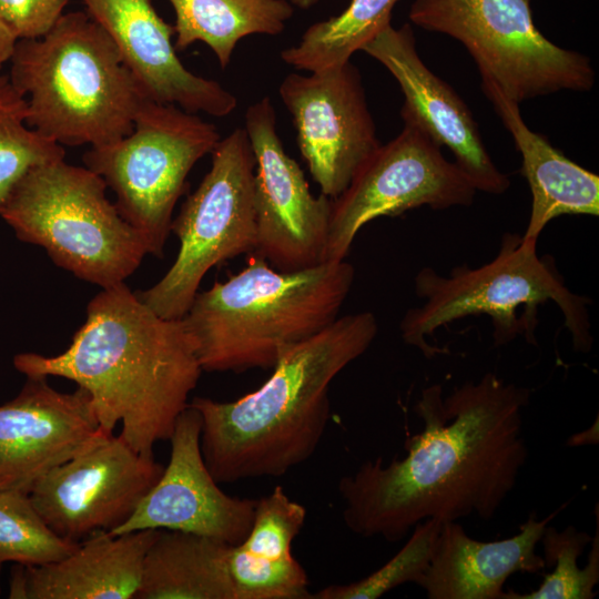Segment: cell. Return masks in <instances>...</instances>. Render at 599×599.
<instances>
[{
  "label": "cell",
  "mask_w": 599,
  "mask_h": 599,
  "mask_svg": "<svg viewBox=\"0 0 599 599\" xmlns=\"http://www.w3.org/2000/svg\"><path fill=\"white\" fill-rule=\"evenodd\" d=\"M441 525L436 518L418 522L408 541L380 568L351 583L326 586L311 598L376 599L406 582L418 585L435 552Z\"/></svg>",
  "instance_id": "28"
},
{
  "label": "cell",
  "mask_w": 599,
  "mask_h": 599,
  "mask_svg": "<svg viewBox=\"0 0 599 599\" xmlns=\"http://www.w3.org/2000/svg\"><path fill=\"white\" fill-rule=\"evenodd\" d=\"M79 542L57 536L28 494L0 489V565H43L71 554Z\"/></svg>",
  "instance_id": "27"
},
{
  "label": "cell",
  "mask_w": 599,
  "mask_h": 599,
  "mask_svg": "<svg viewBox=\"0 0 599 599\" xmlns=\"http://www.w3.org/2000/svg\"><path fill=\"white\" fill-rule=\"evenodd\" d=\"M191 532L159 529L143 561L135 599H235L230 547Z\"/></svg>",
  "instance_id": "22"
},
{
  "label": "cell",
  "mask_w": 599,
  "mask_h": 599,
  "mask_svg": "<svg viewBox=\"0 0 599 599\" xmlns=\"http://www.w3.org/2000/svg\"><path fill=\"white\" fill-rule=\"evenodd\" d=\"M0 570H1V565H0ZM0 593H1V588H0Z\"/></svg>",
  "instance_id": "34"
},
{
  "label": "cell",
  "mask_w": 599,
  "mask_h": 599,
  "mask_svg": "<svg viewBox=\"0 0 599 599\" xmlns=\"http://www.w3.org/2000/svg\"><path fill=\"white\" fill-rule=\"evenodd\" d=\"M362 50L398 82L405 98L402 119L416 122L438 144L448 148L477 191L502 194L508 190L510 181L491 160L466 103L420 59L410 23L400 28L386 26Z\"/></svg>",
  "instance_id": "17"
},
{
  "label": "cell",
  "mask_w": 599,
  "mask_h": 599,
  "mask_svg": "<svg viewBox=\"0 0 599 599\" xmlns=\"http://www.w3.org/2000/svg\"><path fill=\"white\" fill-rule=\"evenodd\" d=\"M227 567L235 599H311L308 577L294 556L265 559L235 545Z\"/></svg>",
  "instance_id": "29"
},
{
  "label": "cell",
  "mask_w": 599,
  "mask_h": 599,
  "mask_svg": "<svg viewBox=\"0 0 599 599\" xmlns=\"http://www.w3.org/2000/svg\"><path fill=\"white\" fill-rule=\"evenodd\" d=\"M211 155L209 172L172 221L180 241L175 261L159 282L136 292L163 318H183L212 267L256 247L255 158L245 129L221 139Z\"/></svg>",
  "instance_id": "10"
},
{
  "label": "cell",
  "mask_w": 599,
  "mask_h": 599,
  "mask_svg": "<svg viewBox=\"0 0 599 599\" xmlns=\"http://www.w3.org/2000/svg\"><path fill=\"white\" fill-rule=\"evenodd\" d=\"M90 18L115 44L145 97L187 112L225 116L237 105L217 81L194 74L176 54L174 27L152 0H81Z\"/></svg>",
  "instance_id": "18"
},
{
  "label": "cell",
  "mask_w": 599,
  "mask_h": 599,
  "mask_svg": "<svg viewBox=\"0 0 599 599\" xmlns=\"http://www.w3.org/2000/svg\"><path fill=\"white\" fill-rule=\"evenodd\" d=\"M414 288L424 303L406 311L399 329L404 342L427 358L445 349L429 345L426 337L476 314L491 317L495 346L506 345L518 335L535 345L536 325L519 311L524 308L537 319L538 305L548 301L560 308L575 351L588 353L592 347L587 307L591 301L566 286L552 257L537 254V241H525L517 233L504 234L497 255L479 267L456 266L447 276L423 267L415 275Z\"/></svg>",
  "instance_id": "6"
},
{
  "label": "cell",
  "mask_w": 599,
  "mask_h": 599,
  "mask_svg": "<svg viewBox=\"0 0 599 599\" xmlns=\"http://www.w3.org/2000/svg\"><path fill=\"white\" fill-rule=\"evenodd\" d=\"M18 39L0 18V69L9 62Z\"/></svg>",
  "instance_id": "32"
},
{
  "label": "cell",
  "mask_w": 599,
  "mask_h": 599,
  "mask_svg": "<svg viewBox=\"0 0 599 599\" xmlns=\"http://www.w3.org/2000/svg\"><path fill=\"white\" fill-rule=\"evenodd\" d=\"M306 519L303 505L292 500L283 487L256 499L254 517L246 538L238 544L247 552L265 559L293 556L292 544Z\"/></svg>",
  "instance_id": "30"
},
{
  "label": "cell",
  "mask_w": 599,
  "mask_h": 599,
  "mask_svg": "<svg viewBox=\"0 0 599 599\" xmlns=\"http://www.w3.org/2000/svg\"><path fill=\"white\" fill-rule=\"evenodd\" d=\"M354 280L345 260L281 272L254 254L237 274L199 291L182 318L203 372L273 368L338 317Z\"/></svg>",
  "instance_id": "4"
},
{
  "label": "cell",
  "mask_w": 599,
  "mask_h": 599,
  "mask_svg": "<svg viewBox=\"0 0 599 599\" xmlns=\"http://www.w3.org/2000/svg\"><path fill=\"white\" fill-rule=\"evenodd\" d=\"M106 184L85 166L64 159L29 170L0 206V217L26 243L101 288L131 276L146 246L106 197Z\"/></svg>",
  "instance_id": "7"
},
{
  "label": "cell",
  "mask_w": 599,
  "mask_h": 599,
  "mask_svg": "<svg viewBox=\"0 0 599 599\" xmlns=\"http://www.w3.org/2000/svg\"><path fill=\"white\" fill-rule=\"evenodd\" d=\"M9 63V79L27 101V124L61 146L121 140L148 99L87 12L63 13L43 35L19 39Z\"/></svg>",
  "instance_id": "5"
},
{
  "label": "cell",
  "mask_w": 599,
  "mask_h": 599,
  "mask_svg": "<svg viewBox=\"0 0 599 599\" xmlns=\"http://www.w3.org/2000/svg\"><path fill=\"white\" fill-rule=\"evenodd\" d=\"M565 508L566 504L541 520L531 512L518 534L494 541L469 537L456 521L443 522L418 586L429 599H502L504 585L512 573L545 569L536 548L546 526Z\"/></svg>",
  "instance_id": "20"
},
{
  "label": "cell",
  "mask_w": 599,
  "mask_h": 599,
  "mask_svg": "<svg viewBox=\"0 0 599 599\" xmlns=\"http://www.w3.org/2000/svg\"><path fill=\"white\" fill-rule=\"evenodd\" d=\"M530 393L495 373L446 396L439 384L424 388L413 408L424 428L407 439L406 456L388 465L366 460L341 478L346 527L396 542L428 518L491 519L527 461L522 412Z\"/></svg>",
  "instance_id": "1"
},
{
  "label": "cell",
  "mask_w": 599,
  "mask_h": 599,
  "mask_svg": "<svg viewBox=\"0 0 599 599\" xmlns=\"http://www.w3.org/2000/svg\"><path fill=\"white\" fill-rule=\"evenodd\" d=\"M397 1L351 0L339 14L308 27L298 44L284 49L281 58L307 72L339 67L390 24Z\"/></svg>",
  "instance_id": "24"
},
{
  "label": "cell",
  "mask_w": 599,
  "mask_h": 599,
  "mask_svg": "<svg viewBox=\"0 0 599 599\" xmlns=\"http://www.w3.org/2000/svg\"><path fill=\"white\" fill-rule=\"evenodd\" d=\"M220 140L216 126L195 113L145 99L128 135L90 148L82 161L113 191L119 214L148 253L162 257L186 177Z\"/></svg>",
  "instance_id": "8"
},
{
  "label": "cell",
  "mask_w": 599,
  "mask_h": 599,
  "mask_svg": "<svg viewBox=\"0 0 599 599\" xmlns=\"http://www.w3.org/2000/svg\"><path fill=\"white\" fill-rule=\"evenodd\" d=\"M409 20L459 41L480 78L516 103L595 84L589 59L560 48L536 27L531 0H415Z\"/></svg>",
  "instance_id": "9"
},
{
  "label": "cell",
  "mask_w": 599,
  "mask_h": 599,
  "mask_svg": "<svg viewBox=\"0 0 599 599\" xmlns=\"http://www.w3.org/2000/svg\"><path fill=\"white\" fill-rule=\"evenodd\" d=\"M481 89L521 154V172L532 197L522 238L538 241L545 226L560 215L598 216L599 176L568 159L545 135L531 131L519 104L491 80L481 78Z\"/></svg>",
  "instance_id": "21"
},
{
  "label": "cell",
  "mask_w": 599,
  "mask_h": 599,
  "mask_svg": "<svg viewBox=\"0 0 599 599\" xmlns=\"http://www.w3.org/2000/svg\"><path fill=\"white\" fill-rule=\"evenodd\" d=\"M13 366L27 377L58 376L91 396L105 434L120 435L138 453L153 456L170 439L203 372L182 318H163L125 283L102 288L67 351L55 356L20 353Z\"/></svg>",
  "instance_id": "2"
},
{
  "label": "cell",
  "mask_w": 599,
  "mask_h": 599,
  "mask_svg": "<svg viewBox=\"0 0 599 599\" xmlns=\"http://www.w3.org/2000/svg\"><path fill=\"white\" fill-rule=\"evenodd\" d=\"M102 434L84 388L61 393L47 377H27L20 393L0 406V489L29 495L41 477Z\"/></svg>",
  "instance_id": "16"
},
{
  "label": "cell",
  "mask_w": 599,
  "mask_h": 599,
  "mask_svg": "<svg viewBox=\"0 0 599 599\" xmlns=\"http://www.w3.org/2000/svg\"><path fill=\"white\" fill-rule=\"evenodd\" d=\"M70 0H0V18L17 39H33L47 33Z\"/></svg>",
  "instance_id": "31"
},
{
  "label": "cell",
  "mask_w": 599,
  "mask_h": 599,
  "mask_svg": "<svg viewBox=\"0 0 599 599\" xmlns=\"http://www.w3.org/2000/svg\"><path fill=\"white\" fill-rule=\"evenodd\" d=\"M175 13V49L205 43L225 69L236 44L251 34L276 35L293 16L287 0H169Z\"/></svg>",
  "instance_id": "23"
},
{
  "label": "cell",
  "mask_w": 599,
  "mask_h": 599,
  "mask_svg": "<svg viewBox=\"0 0 599 599\" xmlns=\"http://www.w3.org/2000/svg\"><path fill=\"white\" fill-rule=\"evenodd\" d=\"M244 129L255 158L254 254L281 272L326 262L332 200L312 194L302 169L285 152L268 97L248 106Z\"/></svg>",
  "instance_id": "13"
},
{
  "label": "cell",
  "mask_w": 599,
  "mask_h": 599,
  "mask_svg": "<svg viewBox=\"0 0 599 599\" xmlns=\"http://www.w3.org/2000/svg\"><path fill=\"white\" fill-rule=\"evenodd\" d=\"M321 0H290V2L295 6V7H298L301 9H308L313 6H315L316 3H318Z\"/></svg>",
  "instance_id": "33"
},
{
  "label": "cell",
  "mask_w": 599,
  "mask_h": 599,
  "mask_svg": "<svg viewBox=\"0 0 599 599\" xmlns=\"http://www.w3.org/2000/svg\"><path fill=\"white\" fill-rule=\"evenodd\" d=\"M163 469L154 456L135 451L121 435L102 434L41 477L29 497L57 536L81 542L125 522Z\"/></svg>",
  "instance_id": "12"
},
{
  "label": "cell",
  "mask_w": 599,
  "mask_h": 599,
  "mask_svg": "<svg viewBox=\"0 0 599 599\" xmlns=\"http://www.w3.org/2000/svg\"><path fill=\"white\" fill-rule=\"evenodd\" d=\"M372 312L337 317L287 349L256 390L232 402L194 397L201 451L220 483L282 476L315 453L326 430L333 379L372 345Z\"/></svg>",
  "instance_id": "3"
},
{
  "label": "cell",
  "mask_w": 599,
  "mask_h": 599,
  "mask_svg": "<svg viewBox=\"0 0 599 599\" xmlns=\"http://www.w3.org/2000/svg\"><path fill=\"white\" fill-rule=\"evenodd\" d=\"M397 136L361 164L347 187L332 200L325 261L345 260L368 222L424 205L468 206L477 190L441 145L410 119Z\"/></svg>",
  "instance_id": "11"
},
{
  "label": "cell",
  "mask_w": 599,
  "mask_h": 599,
  "mask_svg": "<svg viewBox=\"0 0 599 599\" xmlns=\"http://www.w3.org/2000/svg\"><path fill=\"white\" fill-rule=\"evenodd\" d=\"M278 94L293 116L298 149L321 193L331 200L379 145L362 75L351 61L287 74Z\"/></svg>",
  "instance_id": "14"
},
{
  "label": "cell",
  "mask_w": 599,
  "mask_h": 599,
  "mask_svg": "<svg viewBox=\"0 0 599 599\" xmlns=\"http://www.w3.org/2000/svg\"><path fill=\"white\" fill-rule=\"evenodd\" d=\"M159 529L122 535L95 532L64 558L43 565L16 564L10 599H135L144 557Z\"/></svg>",
  "instance_id": "19"
},
{
  "label": "cell",
  "mask_w": 599,
  "mask_h": 599,
  "mask_svg": "<svg viewBox=\"0 0 599 599\" xmlns=\"http://www.w3.org/2000/svg\"><path fill=\"white\" fill-rule=\"evenodd\" d=\"M26 98L0 73V206L32 167L64 159L63 146L27 124Z\"/></svg>",
  "instance_id": "26"
},
{
  "label": "cell",
  "mask_w": 599,
  "mask_h": 599,
  "mask_svg": "<svg viewBox=\"0 0 599 599\" xmlns=\"http://www.w3.org/2000/svg\"><path fill=\"white\" fill-rule=\"evenodd\" d=\"M201 416L187 406L170 437L167 466L131 517L111 531L122 535L143 529H165L211 537L229 545L247 536L256 499L225 494L203 459Z\"/></svg>",
  "instance_id": "15"
},
{
  "label": "cell",
  "mask_w": 599,
  "mask_h": 599,
  "mask_svg": "<svg viewBox=\"0 0 599 599\" xmlns=\"http://www.w3.org/2000/svg\"><path fill=\"white\" fill-rule=\"evenodd\" d=\"M596 511V534L578 530L569 525L562 530L547 525L540 542L545 568L552 569L544 576L536 590L519 593L505 591L502 599H592L599 583V507Z\"/></svg>",
  "instance_id": "25"
}]
</instances>
